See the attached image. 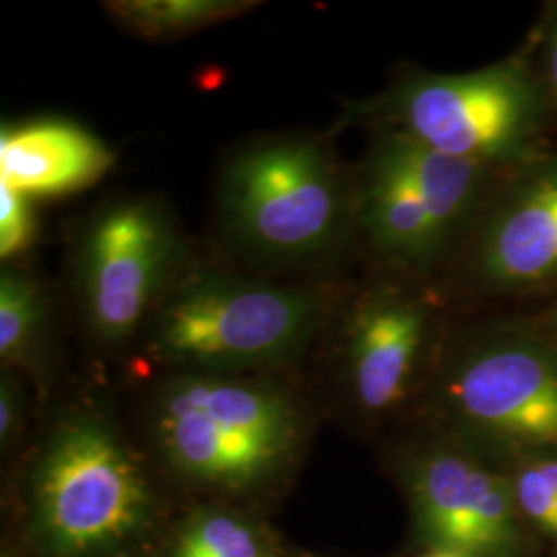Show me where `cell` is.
Masks as SVG:
<instances>
[{"instance_id":"6da1fadb","label":"cell","mask_w":557,"mask_h":557,"mask_svg":"<svg viewBox=\"0 0 557 557\" xmlns=\"http://www.w3.org/2000/svg\"><path fill=\"white\" fill-rule=\"evenodd\" d=\"M329 283H278L188 260L145 326L156 358L227 374L296 358L337 310Z\"/></svg>"},{"instance_id":"7a4b0ae2","label":"cell","mask_w":557,"mask_h":557,"mask_svg":"<svg viewBox=\"0 0 557 557\" xmlns=\"http://www.w3.org/2000/svg\"><path fill=\"white\" fill-rule=\"evenodd\" d=\"M218 221L239 259L273 269L317 267L337 255L358 223L356 186L322 139L252 140L223 165Z\"/></svg>"},{"instance_id":"3957f363","label":"cell","mask_w":557,"mask_h":557,"mask_svg":"<svg viewBox=\"0 0 557 557\" xmlns=\"http://www.w3.org/2000/svg\"><path fill=\"white\" fill-rule=\"evenodd\" d=\"M153 436L186 478L239 487L281 469L301 436L298 407L278 386L182 372L153 400Z\"/></svg>"},{"instance_id":"277c9868","label":"cell","mask_w":557,"mask_h":557,"mask_svg":"<svg viewBox=\"0 0 557 557\" xmlns=\"http://www.w3.org/2000/svg\"><path fill=\"white\" fill-rule=\"evenodd\" d=\"M188 260L176 221L158 200L101 207L77 248V294L89 333L103 345L137 337Z\"/></svg>"},{"instance_id":"5b68a950","label":"cell","mask_w":557,"mask_h":557,"mask_svg":"<svg viewBox=\"0 0 557 557\" xmlns=\"http://www.w3.org/2000/svg\"><path fill=\"white\" fill-rule=\"evenodd\" d=\"M46 537L66 556L110 547L140 527L149 487L139 465L100 419L62 421L36 471Z\"/></svg>"},{"instance_id":"8992f818","label":"cell","mask_w":557,"mask_h":557,"mask_svg":"<svg viewBox=\"0 0 557 557\" xmlns=\"http://www.w3.org/2000/svg\"><path fill=\"white\" fill-rule=\"evenodd\" d=\"M393 131L479 165L512 160L537 133V87L517 64L462 75L419 73L384 103Z\"/></svg>"},{"instance_id":"52a82bcc","label":"cell","mask_w":557,"mask_h":557,"mask_svg":"<svg viewBox=\"0 0 557 557\" xmlns=\"http://www.w3.org/2000/svg\"><path fill=\"white\" fill-rule=\"evenodd\" d=\"M444 395L460 421L520 446H557V359L531 341L499 338L453 366Z\"/></svg>"},{"instance_id":"ba28073f","label":"cell","mask_w":557,"mask_h":557,"mask_svg":"<svg viewBox=\"0 0 557 557\" xmlns=\"http://www.w3.org/2000/svg\"><path fill=\"white\" fill-rule=\"evenodd\" d=\"M423 529L469 557H508L518 543L515 492L504 479L455 450H432L411 469Z\"/></svg>"},{"instance_id":"9c48e42d","label":"cell","mask_w":557,"mask_h":557,"mask_svg":"<svg viewBox=\"0 0 557 557\" xmlns=\"http://www.w3.org/2000/svg\"><path fill=\"white\" fill-rule=\"evenodd\" d=\"M337 322L356 403L368 413L395 407L407 395L430 337L428 304L384 285L347 304Z\"/></svg>"},{"instance_id":"30bf717a","label":"cell","mask_w":557,"mask_h":557,"mask_svg":"<svg viewBox=\"0 0 557 557\" xmlns=\"http://www.w3.org/2000/svg\"><path fill=\"white\" fill-rule=\"evenodd\" d=\"M112 165L110 147L75 122L34 120L0 133V184L29 199L79 193Z\"/></svg>"},{"instance_id":"8fae6325","label":"cell","mask_w":557,"mask_h":557,"mask_svg":"<svg viewBox=\"0 0 557 557\" xmlns=\"http://www.w3.org/2000/svg\"><path fill=\"white\" fill-rule=\"evenodd\" d=\"M478 264L496 285L557 277V163L533 172L499 205L481 234Z\"/></svg>"},{"instance_id":"7c38bea8","label":"cell","mask_w":557,"mask_h":557,"mask_svg":"<svg viewBox=\"0 0 557 557\" xmlns=\"http://www.w3.org/2000/svg\"><path fill=\"white\" fill-rule=\"evenodd\" d=\"M356 205L359 227L370 244L388 259L409 267H425L446 244L418 188L379 140L361 168Z\"/></svg>"},{"instance_id":"4fadbf2b","label":"cell","mask_w":557,"mask_h":557,"mask_svg":"<svg viewBox=\"0 0 557 557\" xmlns=\"http://www.w3.org/2000/svg\"><path fill=\"white\" fill-rule=\"evenodd\" d=\"M376 140L413 182L442 238L448 242L478 197L485 165L450 158L393 128Z\"/></svg>"},{"instance_id":"5bb4252c","label":"cell","mask_w":557,"mask_h":557,"mask_svg":"<svg viewBox=\"0 0 557 557\" xmlns=\"http://www.w3.org/2000/svg\"><path fill=\"white\" fill-rule=\"evenodd\" d=\"M52 304L40 278L9 267L0 277V358L9 366H32L48 338Z\"/></svg>"},{"instance_id":"9a60e30c","label":"cell","mask_w":557,"mask_h":557,"mask_svg":"<svg viewBox=\"0 0 557 557\" xmlns=\"http://www.w3.org/2000/svg\"><path fill=\"white\" fill-rule=\"evenodd\" d=\"M108 13L122 27L143 40H176L236 20L252 11L257 2L244 0H119L106 4Z\"/></svg>"},{"instance_id":"2e32d148","label":"cell","mask_w":557,"mask_h":557,"mask_svg":"<svg viewBox=\"0 0 557 557\" xmlns=\"http://www.w3.org/2000/svg\"><path fill=\"white\" fill-rule=\"evenodd\" d=\"M174 557H262L257 535L236 518L200 520L182 539Z\"/></svg>"},{"instance_id":"e0dca14e","label":"cell","mask_w":557,"mask_h":557,"mask_svg":"<svg viewBox=\"0 0 557 557\" xmlns=\"http://www.w3.org/2000/svg\"><path fill=\"white\" fill-rule=\"evenodd\" d=\"M515 502L541 531L557 535V458L535 460L518 471Z\"/></svg>"},{"instance_id":"ac0fdd59","label":"cell","mask_w":557,"mask_h":557,"mask_svg":"<svg viewBox=\"0 0 557 557\" xmlns=\"http://www.w3.org/2000/svg\"><path fill=\"white\" fill-rule=\"evenodd\" d=\"M38 221L29 197L0 184V257L7 260L23 257L36 242Z\"/></svg>"},{"instance_id":"d6986e66","label":"cell","mask_w":557,"mask_h":557,"mask_svg":"<svg viewBox=\"0 0 557 557\" xmlns=\"http://www.w3.org/2000/svg\"><path fill=\"white\" fill-rule=\"evenodd\" d=\"M21 400L17 395V386L11 379L2 380L0 386V440L7 444L13 440L20 428Z\"/></svg>"},{"instance_id":"ffe728a7","label":"cell","mask_w":557,"mask_h":557,"mask_svg":"<svg viewBox=\"0 0 557 557\" xmlns=\"http://www.w3.org/2000/svg\"><path fill=\"white\" fill-rule=\"evenodd\" d=\"M547 75H549L552 89L557 96V20L556 25H554L552 40H549V50H547Z\"/></svg>"},{"instance_id":"44dd1931","label":"cell","mask_w":557,"mask_h":557,"mask_svg":"<svg viewBox=\"0 0 557 557\" xmlns=\"http://www.w3.org/2000/svg\"><path fill=\"white\" fill-rule=\"evenodd\" d=\"M425 557H469L462 556V554H458V552H450V549H436V552H432L430 556Z\"/></svg>"},{"instance_id":"7402d4cb","label":"cell","mask_w":557,"mask_h":557,"mask_svg":"<svg viewBox=\"0 0 557 557\" xmlns=\"http://www.w3.org/2000/svg\"><path fill=\"white\" fill-rule=\"evenodd\" d=\"M554 324H556V329H557V317H556V322H554Z\"/></svg>"}]
</instances>
